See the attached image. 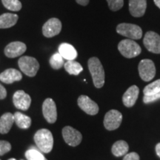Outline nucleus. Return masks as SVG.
Listing matches in <instances>:
<instances>
[{
	"label": "nucleus",
	"mask_w": 160,
	"mask_h": 160,
	"mask_svg": "<svg viewBox=\"0 0 160 160\" xmlns=\"http://www.w3.org/2000/svg\"><path fill=\"white\" fill-rule=\"evenodd\" d=\"M88 68L92 76L93 85L97 88H101L105 84V71L101 62L97 57H91L88 60Z\"/></svg>",
	"instance_id": "1"
},
{
	"label": "nucleus",
	"mask_w": 160,
	"mask_h": 160,
	"mask_svg": "<svg viewBox=\"0 0 160 160\" xmlns=\"http://www.w3.org/2000/svg\"><path fill=\"white\" fill-rule=\"evenodd\" d=\"M34 141L39 151L48 153L53 146V137L51 132L48 129H40L34 135Z\"/></svg>",
	"instance_id": "2"
},
{
	"label": "nucleus",
	"mask_w": 160,
	"mask_h": 160,
	"mask_svg": "<svg viewBox=\"0 0 160 160\" xmlns=\"http://www.w3.org/2000/svg\"><path fill=\"white\" fill-rule=\"evenodd\" d=\"M118 50L121 54L128 59L139 56L142 52L141 47L133 39H123L118 45Z\"/></svg>",
	"instance_id": "3"
},
{
	"label": "nucleus",
	"mask_w": 160,
	"mask_h": 160,
	"mask_svg": "<svg viewBox=\"0 0 160 160\" xmlns=\"http://www.w3.org/2000/svg\"><path fill=\"white\" fill-rule=\"evenodd\" d=\"M18 65L20 70L30 77H35L39 68V64L37 60L28 56L20 58L18 61Z\"/></svg>",
	"instance_id": "4"
},
{
	"label": "nucleus",
	"mask_w": 160,
	"mask_h": 160,
	"mask_svg": "<svg viewBox=\"0 0 160 160\" xmlns=\"http://www.w3.org/2000/svg\"><path fill=\"white\" fill-rule=\"evenodd\" d=\"M117 32L119 35L131 39H139L142 37V30L139 26L133 24H119L117 27Z\"/></svg>",
	"instance_id": "5"
},
{
	"label": "nucleus",
	"mask_w": 160,
	"mask_h": 160,
	"mask_svg": "<svg viewBox=\"0 0 160 160\" xmlns=\"http://www.w3.org/2000/svg\"><path fill=\"white\" fill-rule=\"evenodd\" d=\"M140 78L145 82H149L154 78L156 67L154 62L151 59H145L140 62L138 66Z\"/></svg>",
	"instance_id": "6"
},
{
	"label": "nucleus",
	"mask_w": 160,
	"mask_h": 160,
	"mask_svg": "<svg viewBox=\"0 0 160 160\" xmlns=\"http://www.w3.org/2000/svg\"><path fill=\"white\" fill-rule=\"evenodd\" d=\"M143 43L148 51L156 54L160 53V36L156 32H147L144 37Z\"/></svg>",
	"instance_id": "7"
},
{
	"label": "nucleus",
	"mask_w": 160,
	"mask_h": 160,
	"mask_svg": "<svg viewBox=\"0 0 160 160\" xmlns=\"http://www.w3.org/2000/svg\"><path fill=\"white\" fill-rule=\"evenodd\" d=\"M122 121V115L117 110H111L106 113L104 119V126L108 131L117 129Z\"/></svg>",
	"instance_id": "8"
},
{
	"label": "nucleus",
	"mask_w": 160,
	"mask_h": 160,
	"mask_svg": "<svg viewBox=\"0 0 160 160\" xmlns=\"http://www.w3.org/2000/svg\"><path fill=\"white\" fill-rule=\"evenodd\" d=\"M62 137L65 142L73 147L79 145L82 140L81 133L71 126H66L62 129Z\"/></svg>",
	"instance_id": "9"
},
{
	"label": "nucleus",
	"mask_w": 160,
	"mask_h": 160,
	"mask_svg": "<svg viewBox=\"0 0 160 160\" xmlns=\"http://www.w3.org/2000/svg\"><path fill=\"white\" fill-rule=\"evenodd\" d=\"M62 30L61 21L57 18L50 19L44 24L42 33L45 37L51 38L59 34Z\"/></svg>",
	"instance_id": "10"
},
{
	"label": "nucleus",
	"mask_w": 160,
	"mask_h": 160,
	"mask_svg": "<svg viewBox=\"0 0 160 160\" xmlns=\"http://www.w3.org/2000/svg\"><path fill=\"white\" fill-rule=\"evenodd\" d=\"M42 113L45 119L49 123L53 124L57 121V106H56L55 102L51 98H48L44 101L42 105Z\"/></svg>",
	"instance_id": "11"
},
{
	"label": "nucleus",
	"mask_w": 160,
	"mask_h": 160,
	"mask_svg": "<svg viewBox=\"0 0 160 160\" xmlns=\"http://www.w3.org/2000/svg\"><path fill=\"white\" fill-rule=\"evenodd\" d=\"M78 105L89 115H96L99 112V106L91 98L85 95H81L78 98Z\"/></svg>",
	"instance_id": "12"
},
{
	"label": "nucleus",
	"mask_w": 160,
	"mask_h": 160,
	"mask_svg": "<svg viewBox=\"0 0 160 160\" xmlns=\"http://www.w3.org/2000/svg\"><path fill=\"white\" fill-rule=\"evenodd\" d=\"M13 102L17 108L22 111H27L31 106V98L22 90H19L13 94Z\"/></svg>",
	"instance_id": "13"
},
{
	"label": "nucleus",
	"mask_w": 160,
	"mask_h": 160,
	"mask_svg": "<svg viewBox=\"0 0 160 160\" xmlns=\"http://www.w3.org/2000/svg\"><path fill=\"white\" fill-rule=\"evenodd\" d=\"M26 49L27 47L25 43L22 42H13L5 47V54L8 58H15L23 54Z\"/></svg>",
	"instance_id": "14"
},
{
	"label": "nucleus",
	"mask_w": 160,
	"mask_h": 160,
	"mask_svg": "<svg viewBox=\"0 0 160 160\" xmlns=\"http://www.w3.org/2000/svg\"><path fill=\"white\" fill-rule=\"evenodd\" d=\"M147 8V0H129V11L133 17H141Z\"/></svg>",
	"instance_id": "15"
},
{
	"label": "nucleus",
	"mask_w": 160,
	"mask_h": 160,
	"mask_svg": "<svg viewBox=\"0 0 160 160\" xmlns=\"http://www.w3.org/2000/svg\"><path fill=\"white\" fill-rule=\"evenodd\" d=\"M139 93V89L137 85H132L123 94L122 102L128 108L133 107L135 105Z\"/></svg>",
	"instance_id": "16"
},
{
	"label": "nucleus",
	"mask_w": 160,
	"mask_h": 160,
	"mask_svg": "<svg viewBox=\"0 0 160 160\" xmlns=\"http://www.w3.org/2000/svg\"><path fill=\"white\" fill-rule=\"evenodd\" d=\"M22 79V75L21 72L13 68L7 69L0 73V80L6 84L13 83L14 82L20 81Z\"/></svg>",
	"instance_id": "17"
},
{
	"label": "nucleus",
	"mask_w": 160,
	"mask_h": 160,
	"mask_svg": "<svg viewBox=\"0 0 160 160\" xmlns=\"http://www.w3.org/2000/svg\"><path fill=\"white\" fill-rule=\"evenodd\" d=\"M59 53L63 59H67L68 61L74 60L78 56L77 50L68 43H62L59 46Z\"/></svg>",
	"instance_id": "18"
},
{
	"label": "nucleus",
	"mask_w": 160,
	"mask_h": 160,
	"mask_svg": "<svg viewBox=\"0 0 160 160\" xmlns=\"http://www.w3.org/2000/svg\"><path fill=\"white\" fill-rule=\"evenodd\" d=\"M14 123V117L11 113H5L0 118V133L2 134L8 133Z\"/></svg>",
	"instance_id": "19"
},
{
	"label": "nucleus",
	"mask_w": 160,
	"mask_h": 160,
	"mask_svg": "<svg viewBox=\"0 0 160 160\" xmlns=\"http://www.w3.org/2000/svg\"><path fill=\"white\" fill-rule=\"evenodd\" d=\"M19 17L11 13H3L0 16V28H9L17 22Z\"/></svg>",
	"instance_id": "20"
},
{
	"label": "nucleus",
	"mask_w": 160,
	"mask_h": 160,
	"mask_svg": "<svg viewBox=\"0 0 160 160\" xmlns=\"http://www.w3.org/2000/svg\"><path fill=\"white\" fill-rule=\"evenodd\" d=\"M129 150V146L125 141L119 140L116 142L112 146V153L115 157H122L127 154Z\"/></svg>",
	"instance_id": "21"
},
{
	"label": "nucleus",
	"mask_w": 160,
	"mask_h": 160,
	"mask_svg": "<svg viewBox=\"0 0 160 160\" xmlns=\"http://www.w3.org/2000/svg\"><path fill=\"white\" fill-rule=\"evenodd\" d=\"M14 122L17 126L22 129H28L31 127V119L28 116H26L20 112H16L13 114Z\"/></svg>",
	"instance_id": "22"
},
{
	"label": "nucleus",
	"mask_w": 160,
	"mask_h": 160,
	"mask_svg": "<svg viewBox=\"0 0 160 160\" xmlns=\"http://www.w3.org/2000/svg\"><path fill=\"white\" fill-rule=\"evenodd\" d=\"M64 67H65V71L71 75H79L83 71L82 66L80 65V63L74 61V60L68 61L67 62L65 63Z\"/></svg>",
	"instance_id": "23"
},
{
	"label": "nucleus",
	"mask_w": 160,
	"mask_h": 160,
	"mask_svg": "<svg viewBox=\"0 0 160 160\" xmlns=\"http://www.w3.org/2000/svg\"><path fill=\"white\" fill-rule=\"evenodd\" d=\"M50 65L54 70H59L65 65L63 57L59 54V53H56L50 59Z\"/></svg>",
	"instance_id": "24"
},
{
	"label": "nucleus",
	"mask_w": 160,
	"mask_h": 160,
	"mask_svg": "<svg viewBox=\"0 0 160 160\" xmlns=\"http://www.w3.org/2000/svg\"><path fill=\"white\" fill-rule=\"evenodd\" d=\"M25 157L28 160H48L40 151L32 148L25 152Z\"/></svg>",
	"instance_id": "25"
},
{
	"label": "nucleus",
	"mask_w": 160,
	"mask_h": 160,
	"mask_svg": "<svg viewBox=\"0 0 160 160\" xmlns=\"http://www.w3.org/2000/svg\"><path fill=\"white\" fill-rule=\"evenodd\" d=\"M160 92V79L148 85L143 90L145 95H151Z\"/></svg>",
	"instance_id": "26"
},
{
	"label": "nucleus",
	"mask_w": 160,
	"mask_h": 160,
	"mask_svg": "<svg viewBox=\"0 0 160 160\" xmlns=\"http://www.w3.org/2000/svg\"><path fill=\"white\" fill-rule=\"evenodd\" d=\"M3 5L12 11H19L22 9V3L19 0H2Z\"/></svg>",
	"instance_id": "27"
},
{
	"label": "nucleus",
	"mask_w": 160,
	"mask_h": 160,
	"mask_svg": "<svg viewBox=\"0 0 160 160\" xmlns=\"http://www.w3.org/2000/svg\"><path fill=\"white\" fill-rule=\"evenodd\" d=\"M108 7L112 11H117L123 7L124 0H107Z\"/></svg>",
	"instance_id": "28"
},
{
	"label": "nucleus",
	"mask_w": 160,
	"mask_h": 160,
	"mask_svg": "<svg viewBox=\"0 0 160 160\" xmlns=\"http://www.w3.org/2000/svg\"><path fill=\"white\" fill-rule=\"evenodd\" d=\"M11 150V145L7 141H0V156H2L8 153Z\"/></svg>",
	"instance_id": "29"
},
{
	"label": "nucleus",
	"mask_w": 160,
	"mask_h": 160,
	"mask_svg": "<svg viewBox=\"0 0 160 160\" xmlns=\"http://www.w3.org/2000/svg\"><path fill=\"white\" fill-rule=\"evenodd\" d=\"M160 99V92L151 95H145L143 97V102L145 104H149Z\"/></svg>",
	"instance_id": "30"
},
{
	"label": "nucleus",
	"mask_w": 160,
	"mask_h": 160,
	"mask_svg": "<svg viewBox=\"0 0 160 160\" xmlns=\"http://www.w3.org/2000/svg\"><path fill=\"white\" fill-rule=\"evenodd\" d=\"M123 160H139V156L135 152L125 154Z\"/></svg>",
	"instance_id": "31"
},
{
	"label": "nucleus",
	"mask_w": 160,
	"mask_h": 160,
	"mask_svg": "<svg viewBox=\"0 0 160 160\" xmlns=\"http://www.w3.org/2000/svg\"><path fill=\"white\" fill-rule=\"evenodd\" d=\"M7 97V91L6 89L0 84V99H4Z\"/></svg>",
	"instance_id": "32"
},
{
	"label": "nucleus",
	"mask_w": 160,
	"mask_h": 160,
	"mask_svg": "<svg viewBox=\"0 0 160 160\" xmlns=\"http://www.w3.org/2000/svg\"><path fill=\"white\" fill-rule=\"evenodd\" d=\"M90 0H76V2L78 4H79L80 5H83V6H86L89 3Z\"/></svg>",
	"instance_id": "33"
},
{
	"label": "nucleus",
	"mask_w": 160,
	"mask_h": 160,
	"mask_svg": "<svg viewBox=\"0 0 160 160\" xmlns=\"http://www.w3.org/2000/svg\"><path fill=\"white\" fill-rule=\"evenodd\" d=\"M156 153H157L158 157L160 158V143H158L156 146Z\"/></svg>",
	"instance_id": "34"
},
{
	"label": "nucleus",
	"mask_w": 160,
	"mask_h": 160,
	"mask_svg": "<svg viewBox=\"0 0 160 160\" xmlns=\"http://www.w3.org/2000/svg\"><path fill=\"white\" fill-rule=\"evenodd\" d=\"M153 2H154L155 5L160 9V0H153Z\"/></svg>",
	"instance_id": "35"
},
{
	"label": "nucleus",
	"mask_w": 160,
	"mask_h": 160,
	"mask_svg": "<svg viewBox=\"0 0 160 160\" xmlns=\"http://www.w3.org/2000/svg\"><path fill=\"white\" fill-rule=\"evenodd\" d=\"M8 160H17L16 159H13V158H12V159H9Z\"/></svg>",
	"instance_id": "36"
},
{
	"label": "nucleus",
	"mask_w": 160,
	"mask_h": 160,
	"mask_svg": "<svg viewBox=\"0 0 160 160\" xmlns=\"http://www.w3.org/2000/svg\"><path fill=\"white\" fill-rule=\"evenodd\" d=\"M0 160H1V159H0Z\"/></svg>",
	"instance_id": "37"
}]
</instances>
